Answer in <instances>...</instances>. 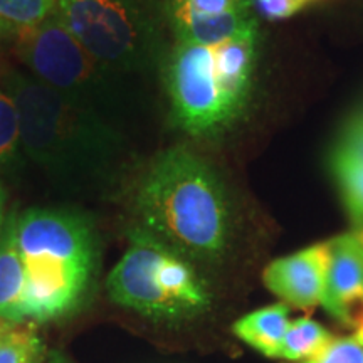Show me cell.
<instances>
[{
  "instance_id": "26",
  "label": "cell",
  "mask_w": 363,
  "mask_h": 363,
  "mask_svg": "<svg viewBox=\"0 0 363 363\" xmlns=\"http://www.w3.org/2000/svg\"><path fill=\"white\" fill-rule=\"evenodd\" d=\"M355 230L358 234H360V238H363V225H360V227H355Z\"/></svg>"
},
{
  "instance_id": "15",
  "label": "cell",
  "mask_w": 363,
  "mask_h": 363,
  "mask_svg": "<svg viewBox=\"0 0 363 363\" xmlns=\"http://www.w3.org/2000/svg\"><path fill=\"white\" fill-rule=\"evenodd\" d=\"M252 0H163V16L174 27L182 22L251 11Z\"/></svg>"
},
{
  "instance_id": "1",
  "label": "cell",
  "mask_w": 363,
  "mask_h": 363,
  "mask_svg": "<svg viewBox=\"0 0 363 363\" xmlns=\"http://www.w3.org/2000/svg\"><path fill=\"white\" fill-rule=\"evenodd\" d=\"M2 89L19 111L24 157L54 184L71 189L110 184L120 169L123 138L106 118L71 103L19 69L4 74Z\"/></svg>"
},
{
  "instance_id": "23",
  "label": "cell",
  "mask_w": 363,
  "mask_h": 363,
  "mask_svg": "<svg viewBox=\"0 0 363 363\" xmlns=\"http://www.w3.org/2000/svg\"><path fill=\"white\" fill-rule=\"evenodd\" d=\"M6 203H7V190L0 185V238H2L4 222H6Z\"/></svg>"
},
{
  "instance_id": "25",
  "label": "cell",
  "mask_w": 363,
  "mask_h": 363,
  "mask_svg": "<svg viewBox=\"0 0 363 363\" xmlns=\"http://www.w3.org/2000/svg\"><path fill=\"white\" fill-rule=\"evenodd\" d=\"M353 340L360 345V347H363V316L358 320V323L355 325V333H353Z\"/></svg>"
},
{
  "instance_id": "16",
  "label": "cell",
  "mask_w": 363,
  "mask_h": 363,
  "mask_svg": "<svg viewBox=\"0 0 363 363\" xmlns=\"http://www.w3.org/2000/svg\"><path fill=\"white\" fill-rule=\"evenodd\" d=\"M24 157L21 138V120L16 103L0 89V174L13 170Z\"/></svg>"
},
{
  "instance_id": "13",
  "label": "cell",
  "mask_w": 363,
  "mask_h": 363,
  "mask_svg": "<svg viewBox=\"0 0 363 363\" xmlns=\"http://www.w3.org/2000/svg\"><path fill=\"white\" fill-rule=\"evenodd\" d=\"M333 340V335L311 318H298L286 330L281 358L286 362H301L320 352Z\"/></svg>"
},
{
  "instance_id": "6",
  "label": "cell",
  "mask_w": 363,
  "mask_h": 363,
  "mask_svg": "<svg viewBox=\"0 0 363 363\" xmlns=\"http://www.w3.org/2000/svg\"><path fill=\"white\" fill-rule=\"evenodd\" d=\"M16 52L29 74L40 83L108 120V113L116 104L113 78L118 74L94 61L67 33L56 13L21 30L16 35Z\"/></svg>"
},
{
  "instance_id": "18",
  "label": "cell",
  "mask_w": 363,
  "mask_h": 363,
  "mask_svg": "<svg viewBox=\"0 0 363 363\" xmlns=\"http://www.w3.org/2000/svg\"><path fill=\"white\" fill-rule=\"evenodd\" d=\"M43 343L30 326L17 323L0 342V363H40Z\"/></svg>"
},
{
  "instance_id": "17",
  "label": "cell",
  "mask_w": 363,
  "mask_h": 363,
  "mask_svg": "<svg viewBox=\"0 0 363 363\" xmlns=\"http://www.w3.org/2000/svg\"><path fill=\"white\" fill-rule=\"evenodd\" d=\"M56 6L57 0H0V19L19 34L51 17Z\"/></svg>"
},
{
  "instance_id": "14",
  "label": "cell",
  "mask_w": 363,
  "mask_h": 363,
  "mask_svg": "<svg viewBox=\"0 0 363 363\" xmlns=\"http://www.w3.org/2000/svg\"><path fill=\"white\" fill-rule=\"evenodd\" d=\"M331 169L353 224L355 227L363 225V163L337 148L331 158Z\"/></svg>"
},
{
  "instance_id": "2",
  "label": "cell",
  "mask_w": 363,
  "mask_h": 363,
  "mask_svg": "<svg viewBox=\"0 0 363 363\" xmlns=\"http://www.w3.org/2000/svg\"><path fill=\"white\" fill-rule=\"evenodd\" d=\"M140 227L189 261L217 262L233 234L225 190L207 162L185 147L152 162L136 192Z\"/></svg>"
},
{
  "instance_id": "7",
  "label": "cell",
  "mask_w": 363,
  "mask_h": 363,
  "mask_svg": "<svg viewBox=\"0 0 363 363\" xmlns=\"http://www.w3.org/2000/svg\"><path fill=\"white\" fill-rule=\"evenodd\" d=\"M167 91L177 125L194 136L219 133L242 111L222 79L212 48L177 43L167 66Z\"/></svg>"
},
{
  "instance_id": "24",
  "label": "cell",
  "mask_w": 363,
  "mask_h": 363,
  "mask_svg": "<svg viewBox=\"0 0 363 363\" xmlns=\"http://www.w3.org/2000/svg\"><path fill=\"white\" fill-rule=\"evenodd\" d=\"M16 325L17 323H12V321H6V320H2V318H0V342H2V340L7 337L9 331H11Z\"/></svg>"
},
{
  "instance_id": "22",
  "label": "cell",
  "mask_w": 363,
  "mask_h": 363,
  "mask_svg": "<svg viewBox=\"0 0 363 363\" xmlns=\"http://www.w3.org/2000/svg\"><path fill=\"white\" fill-rule=\"evenodd\" d=\"M17 35V30L13 29L12 26H9L6 21L0 19V45H2L6 40L16 38Z\"/></svg>"
},
{
  "instance_id": "21",
  "label": "cell",
  "mask_w": 363,
  "mask_h": 363,
  "mask_svg": "<svg viewBox=\"0 0 363 363\" xmlns=\"http://www.w3.org/2000/svg\"><path fill=\"white\" fill-rule=\"evenodd\" d=\"M338 150L355 157L357 160L363 163V116L353 120L350 126L345 130Z\"/></svg>"
},
{
  "instance_id": "5",
  "label": "cell",
  "mask_w": 363,
  "mask_h": 363,
  "mask_svg": "<svg viewBox=\"0 0 363 363\" xmlns=\"http://www.w3.org/2000/svg\"><path fill=\"white\" fill-rule=\"evenodd\" d=\"M54 13L94 61L116 74L142 69L157 48L155 0H57Z\"/></svg>"
},
{
  "instance_id": "12",
  "label": "cell",
  "mask_w": 363,
  "mask_h": 363,
  "mask_svg": "<svg viewBox=\"0 0 363 363\" xmlns=\"http://www.w3.org/2000/svg\"><path fill=\"white\" fill-rule=\"evenodd\" d=\"M179 44L214 48L247 34L257 33V22L251 11H239L222 16L194 19L172 27Z\"/></svg>"
},
{
  "instance_id": "11",
  "label": "cell",
  "mask_w": 363,
  "mask_h": 363,
  "mask_svg": "<svg viewBox=\"0 0 363 363\" xmlns=\"http://www.w3.org/2000/svg\"><path fill=\"white\" fill-rule=\"evenodd\" d=\"M289 323V306L284 303L247 313L233 325L234 335L252 350L267 358H281V348Z\"/></svg>"
},
{
  "instance_id": "8",
  "label": "cell",
  "mask_w": 363,
  "mask_h": 363,
  "mask_svg": "<svg viewBox=\"0 0 363 363\" xmlns=\"http://www.w3.org/2000/svg\"><path fill=\"white\" fill-rule=\"evenodd\" d=\"M330 257V240L313 244L269 262L262 272V281L272 294L283 299L284 305L313 310L323 299Z\"/></svg>"
},
{
  "instance_id": "27",
  "label": "cell",
  "mask_w": 363,
  "mask_h": 363,
  "mask_svg": "<svg viewBox=\"0 0 363 363\" xmlns=\"http://www.w3.org/2000/svg\"><path fill=\"white\" fill-rule=\"evenodd\" d=\"M308 2H310V0H308Z\"/></svg>"
},
{
  "instance_id": "19",
  "label": "cell",
  "mask_w": 363,
  "mask_h": 363,
  "mask_svg": "<svg viewBox=\"0 0 363 363\" xmlns=\"http://www.w3.org/2000/svg\"><path fill=\"white\" fill-rule=\"evenodd\" d=\"M284 363H363V347L353 338H333L306 360Z\"/></svg>"
},
{
  "instance_id": "10",
  "label": "cell",
  "mask_w": 363,
  "mask_h": 363,
  "mask_svg": "<svg viewBox=\"0 0 363 363\" xmlns=\"http://www.w3.org/2000/svg\"><path fill=\"white\" fill-rule=\"evenodd\" d=\"M17 214H9L0 238V318L22 323L24 315L26 274L17 246Z\"/></svg>"
},
{
  "instance_id": "9",
  "label": "cell",
  "mask_w": 363,
  "mask_h": 363,
  "mask_svg": "<svg viewBox=\"0 0 363 363\" xmlns=\"http://www.w3.org/2000/svg\"><path fill=\"white\" fill-rule=\"evenodd\" d=\"M331 257L321 305L340 323L353 326L363 316V239L355 230L330 240Z\"/></svg>"
},
{
  "instance_id": "20",
  "label": "cell",
  "mask_w": 363,
  "mask_h": 363,
  "mask_svg": "<svg viewBox=\"0 0 363 363\" xmlns=\"http://www.w3.org/2000/svg\"><path fill=\"white\" fill-rule=\"evenodd\" d=\"M308 0H256V7L267 21H283L303 11Z\"/></svg>"
},
{
  "instance_id": "3",
  "label": "cell",
  "mask_w": 363,
  "mask_h": 363,
  "mask_svg": "<svg viewBox=\"0 0 363 363\" xmlns=\"http://www.w3.org/2000/svg\"><path fill=\"white\" fill-rule=\"evenodd\" d=\"M26 320H59L79 308L98 271L93 224L69 208L35 207L17 216Z\"/></svg>"
},
{
  "instance_id": "4",
  "label": "cell",
  "mask_w": 363,
  "mask_h": 363,
  "mask_svg": "<svg viewBox=\"0 0 363 363\" xmlns=\"http://www.w3.org/2000/svg\"><path fill=\"white\" fill-rule=\"evenodd\" d=\"M106 286L116 305L153 321H187L212 305V294L192 262L140 225L130 230L128 247Z\"/></svg>"
}]
</instances>
